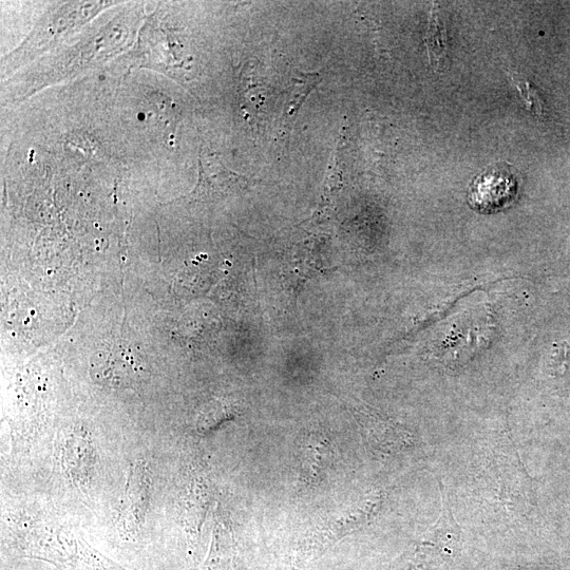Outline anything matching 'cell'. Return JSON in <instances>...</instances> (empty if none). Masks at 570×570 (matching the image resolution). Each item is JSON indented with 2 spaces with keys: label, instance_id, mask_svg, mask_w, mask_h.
Masks as SVG:
<instances>
[{
  "label": "cell",
  "instance_id": "obj_1",
  "mask_svg": "<svg viewBox=\"0 0 570 570\" xmlns=\"http://www.w3.org/2000/svg\"><path fill=\"white\" fill-rule=\"evenodd\" d=\"M254 184L245 176L234 173L223 165L218 157L212 155L199 157V181L190 198L212 201L243 192Z\"/></svg>",
  "mask_w": 570,
  "mask_h": 570
},
{
  "label": "cell",
  "instance_id": "obj_2",
  "mask_svg": "<svg viewBox=\"0 0 570 570\" xmlns=\"http://www.w3.org/2000/svg\"><path fill=\"white\" fill-rule=\"evenodd\" d=\"M517 196L516 177L504 169H492L479 177L471 187L470 202L480 212L500 211Z\"/></svg>",
  "mask_w": 570,
  "mask_h": 570
},
{
  "label": "cell",
  "instance_id": "obj_3",
  "mask_svg": "<svg viewBox=\"0 0 570 570\" xmlns=\"http://www.w3.org/2000/svg\"><path fill=\"white\" fill-rule=\"evenodd\" d=\"M142 367L131 351L114 348L100 352L92 359L91 374L98 383L116 387H131L141 377Z\"/></svg>",
  "mask_w": 570,
  "mask_h": 570
},
{
  "label": "cell",
  "instance_id": "obj_4",
  "mask_svg": "<svg viewBox=\"0 0 570 570\" xmlns=\"http://www.w3.org/2000/svg\"><path fill=\"white\" fill-rule=\"evenodd\" d=\"M302 479L316 483L330 468L334 451L328 436L310 434L304 436L300 447Z\"/></svg>",
  "mask_w": 570,
  "mask_h": 570
},
{
  "label": "cell",
  "instance_id": "obj_5",
  "mask_svg": "<svg viewBox=\"0 0 570 570\" xmlns=\"http://www.w3.org/2000/svg\"><path fill=\"white\" fill-rule=\"evenodd\" d=\"M321 81L319 72H299L294 76L287 89L282 111L281 127L284 135L291 132L303 103Z\"/></svg>",
  "mask_w": 570,
  "mask_h": 570
},
{
  "label": "cell",
  "instance_id": "obj_6",
  "mask_svg": "<svg viewBox=\"0 0 570 570\" xmlns=\"http://www.w3.org/2000/svg\"><path fill=\"white\" fill-rule=\"evenodd\" d=\"M358 422L365 432L367 441L379 450L396 451L402 449L407 443L408 436L405 432L389 426L383 421H376L369 416L359 415Z\"/></svg>",
  "mask_w": 570,
  "mask_h": 570
},
{
  "label": "cell",
  "instance_id": "obj_7",
  "mask_svg": "<svg viewBox=\"0 0 570 570\" xmlns=\"http://www.w3.org/2000/svg\"><path fill=\"white\" fill-rule=\"evenodd\" d=\"M375 506L376 503L366 501L359 505L345 508L329 521L327 538L333 539L345 536L347 532L359 527L361 524H365L371 516L372 508Z\"/></svg>",
  "mask_w": 570,
  "mask_h": 570
},
{
  "label": "cell",
  "instance_id": "obj_8",
  "mask_svg": "<svg viewBox=\"0 0 570 570\" xmlns=\"http://www.w3.org/2000/svg\"><path fill=\"white\" fill-rule=\"evenodd\" d=\"M435 9L436 7L434 6L431 11L425 41L431 65L436 70H439L447 53L448 41L446 29Z\"/></svg>",
  "mask_w": 570,
  "mask_h": 570
},
{
  "label": "cell",
  "instance_id": "obj_9",
  "mask_svg": "<svg viewBox=\"0 0 570 570\" xmlns=\"http://www.w3.org/2000/svg\"><path fill=\"white\" fill-rule=\"evenodd\" d=\"M511 80L516 84L521 97L524 101L525 107L537 116L543 114V104L537 90L522 75L517 72H511Z\"/></svg>",
  "mask_w": 570,
  "mask_h": 570
}]
</instances>
